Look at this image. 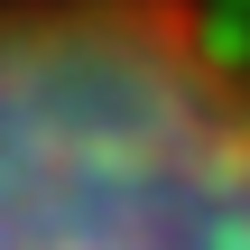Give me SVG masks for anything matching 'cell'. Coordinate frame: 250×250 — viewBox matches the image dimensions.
<instances>
[{
    "mask_svg": "<svg viewBox=\"0 0 250 250\" xmlns=\"http://www.w3.org/2000/svg\"><path fill=\"white\" fill-rule=\"evenodd\" d=\"M0 250H250V56L204 0H0Z\"/></svg>",
    "mask_w": 250,
    "mask_h": 250,
    "instance_id": "cell-1",
    "label": "cell"
}]
</instances>
